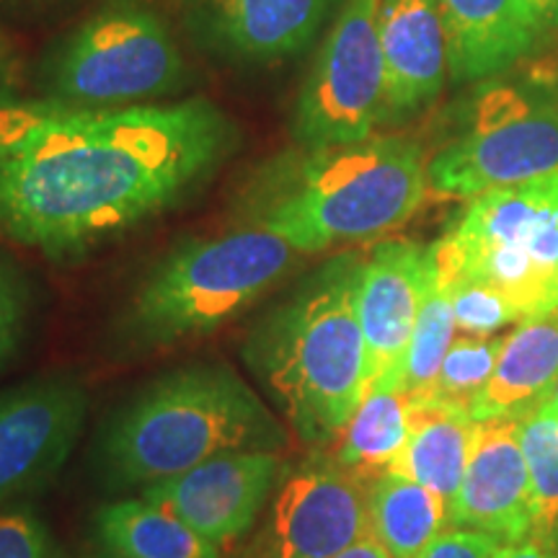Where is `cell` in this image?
<instances>
[{"instance_id":"17","label":"cell","mask_w":558,"mask_h":558,"mask_svg":"<svg viewBox=\"0 0 558 558\" xmlns=\"http://www.w3.org/2000/svg\"><path fill=\"white\" fill-rule=\"evenodd\" d=\"M448 70L458 83L486 81L525 58L538 39L522 0H439Z\"/></svg>"},{"instance_id":"31","label":"cell","mask_w":558,"mask_h":558,"mask_svg":"<svg viewBox=\"0 0 558 558\" xmlns=\"http://www.w3.org/2000/svg\"><path fill=\"white\" fill-rule=\"evenodd\" d=\"M497 558H558V546L554 541L527 538V541L507 543V546H501Z\"/></svg>"},{"instance_id":"33","label":"cell","mask_w":558,"mask_h":558,"mask_svg":"<svg viewBox=\"0 0 558 558\" xmlns=\"http://www.w3.org/2000/svg\"><path fill=\"white\" fill-rule=\"evenodd\" d=\"M19 73H21L19 54H16V50H13L9 37L0 32V88H16Z\"/></svg>"},{"instance_id":"13","label":"cell","mask_w":558,"mask_h":558,"mask_svg":"<svg viewBox=\"0 0 558 558\" xmlns=\"http://www.w3.org/2000/svg\"><path fill=\"white\" fill-rule=\"evenodd\" d=\"M429 275L432 248L409 239H386L362 256L357 318L365 337L369 390H399Z\"/></svg>"},{"instance_id":"14","label":"cell","mask_w":558,"mask_h":558,"mask_svg":"<svg viewBox=\"0 0 558 558\" xmlns=\"http://www.w3.org/2000/svg\"><path fill=\"white\" fill-rule=\"evenodd\" d=\"M450 525L494 535L505 546L533 535V492L520 418L478 422L469 465L450 505Z\"/></svg>"},{"instance_id":"11","label":"cell","mask_w":558,"mask_h":558,"mask_svg":"<svg viewBox=\"0 0 558 558\" xmlns=\"http://www.w3.org/2000/svg\"><path fill=\"white\" fill-rule=\"evenodd\" d=\"M73 378L26 380L0 393V507L58 476L86 418Z\"/></svg>"},{"instance_id":"24","label":"cell","mask_w":558,"mask_h":558,"mask_svg":"<svg viewBox=\"0 0 558 558\" xmlns=\"http://www.w3.org/2000/svg\"><path fill=\"white\" fill-rule=\"evenodd\" d=\"M520 439L533 492V535L550 541L558 530V411L541 403L520 418Z\"/></svg>"},{"instance_id":"36","label":"cell","mask_w":558,"mask_h":558,"mask_svg":"<svg viewBox=\"0 0 558 558\" xmlns=\"http://www.w3.org/2000/svg\"><path fill=\"white\" fill-rule=\"evenodd\" d=\"M543 403H548L550 409H556V411H558V383L554 386V390H550V393L546 396V401H543Z\"/></svg>"},{"instance_id":"23","label":"cell","mask_w":558,"mask_h":558,"mask_svg":"<svg viewBox=\"0 0 558 558\" xmlns=\"http://www.w3.org/2000/svg\"><path fill=\"white\" fill-rule=\"evenodd\" d=\"M456 316H452V305L448 295V284L439 277L432 259V275L424 292L422 308L411 333L407 357H403L399 390L411 396V399H424L429 388L435 386L439 367H442L445 354L456 339Z\"/></svg>"},{"instance_id":"34","label":"cell","mask_w":558,"mask_h":558,"mask_svg":"<svg viewBox=\"0 0 558 558\" xmlns=\"http://www.w3.org/2000/svg\"><path fill=\"white\" fill-rule=\"evenodd\" d=\"M333 558H393L388 554L386 548L380 546L378 541L375 538H362L360 543H354V546H349L347 550H341V554H337Z\"/></svg>"},{"instance_id":"25","label":"cell","mask_w":558,"mask_h":558,"mask_svg":"<svg viewBox=\"0 0 558 558\" xmlns=\"http://www.w3.org/2000/svg\"><path fill=\"white\" fill-rule=\"evenodd\" d=\"M501 341L505 337H471V333L452 339L435 386L424 399L471 411L478 396L484 393L486 383L492 380Z\"/></svg>"},{"instance_id":"3","label":"cell","mask_w":558,"mask_h":558,"mask_svg":"<svg viewBox=\"0 0 558 558\" xmlns=\"http://www.w3.org/2000/svg\"><path fill=\"white\" fill-rule=\"evenodd\" d=\"M357 251L305 275L251 329L243 357L303 442H329L367 396Z\"/></svg>"},{"instance_id":"15","label":"cell","mask_w":558,"mask_h":558,"mask_svg":"<svg viewBox=\"0 0 558 558\" xmlns=\"http://www.w3.org/2000/svg\"><path fill=\"white\" fill-rule=\"evenodd\" d=\"M194 39L235 65H275L316 39L333 0H192Z\"/></svg>"},{"instance_id":"29","label":"cell","mask_w":558,"mask_h":558,"mask_svg":"<svg viewBox=\"0 0 558 558\" xmlns=\"http://www.w3.org/2000/svg\"><path fill=\"white\" fill-rule=\"evenodd\" d=\"M29 318V284L9 259L0 256V367L9 362L24 339Z\"/></svg>"},{"instance_id":"35","label":"cell","mask_w":558,"mask_h":558,"mask_svg":"<svg viewBox=\"0 0 558 558\" xmlns=\"http://www.w3.org/2000/svg\"><path fill=\"white\" fill-rule=\"evenodd\" d=\"M65 3H75V0H0V11H45Z\"/></svg>"},{"instance_id":"37","label":"cell","mask_w":558,"mask_h":558,"mask_svg":"<svg viewBox=\"0 0 558 558\" xmlns=\"http://www.w3.org/2000/svg\"><path fill=\"white\" fill-rule=\"evenodd\" d=\"M550 541H554V543H556V546H558V530H556V535H554V538H550Z\"/></svg>"},{"instance_id":"22","label":"cell","mask_w":558,"mask_h":558,"mask_svg":"<svg viewBox=\"0 0 558 558\" xmlns=\"http://www.w3.org/2000/svg\"><path fill=\"white\" fill-rule=\"evenodd\" d=\"M409 416L411 396L401 390H367L344 429L333 437L331 460L360 476L378 478L407 445Z\"/></svg>"},{"instance_id":"2","label":"cell","mask_w":558,"mask_h":558,"mask_svg":"<svg viewBox=\"0 0 558 558\" xmlns=\"http://www.w3.org/2000/svg\"><path fill=\"white\" fill-rule=\"evenodd\" d=\"M429 192L422 145L373 135L329 148H295L269 158L243 186V220L300 254L360 243L401 228Z\"/></svg>"},{"instance_id":"32","label":"cell","mask_w":558,"mask_h":558,"mask_svg":"<svg viewBox=\"0 0 558 558\" xmlns=\"http://www.w3.org/2000/svg\"><path fill=\"white\" fill-rule=\"evenodd\" d=\"M538 34L558 32V0H522Z\"/></svg>"},{"instance_id":"4","label":"cell","mask_w":558,"mask_h":558,"mask_svg":"<svg viewBox=\"0 0 558 558\" xmlns=\"http://www.w3.org/2000/svg\"><path fill=\"white\" fill-rule=\"evenodd\" d=\"M288 435L254 388L226 365H184L117 411L101 439L114 486H153L235 450L279 452Z\"/></svg>"},{"instance_id":"27","label":"cell","mask_w":558,"mask_h":558,"mask_svg":"<svg viewBox=\"0 0 558 558\" xmlns=\"http://www.w3.org/2000/svg\"><path fill=\"white\" fill-rule=\"evenodd\" d=\"M81 111L88 109H73L52 99H26L16 88H0V158L21 150Z\"/></svg>"},{"instance_id":"8","label":"cell","mask_w":558,"mask_h":558,"mask_svg":"<svg viewBox=\"0 0 558 558\" xmlns=\"http://www.w3.org/2000/svg\"><path fill=\"white\" fill-rule=\"evenodd\" d=\"M558 171V101L512 86L481 90L469 128L427 160L429 190L473 199Z\"/></svg>"},{"instance_id":"26","label":"cell","mask_w":558,"mask_h":558,"mask_svg":"<svg viewBox=\"0 0 558 558\" xmlns=\"http://www.w3.org/2000/svg\"><path fill=\"white\" fill-rule=\"evenodd\" d=\"M432 259H435V256H432ZM439 277L448 284V295L458 331L471 333V337H494V331L505 329L509 324H520L522 320L518 316V311L507 303L505 295H499V292L488 288V284L476 282V279L469 277H450L445 275V271H439Z\"/></svg>"},{"instance_id":"38","label":"cell","mask_w":558,"mask_h":558,"mask_svg":"<svg viewBox=\"0 0 558 558\" xmlns=\"http://www.w3.org/2000/svg\"><path fill=\"white\" fill-rule=\"evenodd\" d=\"M556 308H558V298H556Z\"/></svg>"},{"instance_id":"18","label":"cell","mask_w":558,"mask_h":558,"mask_svg":"<svg viewBox=\"0 0 558 558\" xmlns=\"http://www.w3.org/2000/svg\"><path fill=\"white\" fill-rule=\"evenodd\" d=\"M558 383V308L520 320L505 337L497 367L484 393L473 403L476 422L509 416L522 418L546 401Z\"/></svg>"},{"instance_id":"5","label":"cell","mask_w":558,"mask_h":558,"mask_svg":"<svg viewBox=\"0 0 558 558\" xmlns=\"http://www.w3.org/2000/svg\"><path fill=\"white\" fill-rule=\"evenodd\" d=\"M300 256L254 226L179 243L137 288L124 331L153 347L220 329L288 279Z\"/></svg>"},{"instance_id":"19","label":"cell","mask_w":558,"mask_h":558,"mask_svg":"<svg viewBox=\"0 0 558 558\" xmlns=\"http://www.w3.org/2000/svg\"><path fill=\"white\" fill-rule=\"evenodd\" d=\"M476 427L478 422L471 411L429 399H411L409 439L388 471L432 488L450 507L469 465Z\"/></svg>"},{"instance_id":"7","label":"cell","mask_w":558,"mask_h":558,"mask_svg":"<svg viewBox=\"0 0 558 558\" xmlns=\"http://www.w3.org/2000/svg\"><path fill=\"white\" fill-rule=\"evenodd\" d=\"M186 62L158 11L111 0L70 29L39 68L45 99L73 109L143 107L184 86Z\"/></svg>"},{"instance_id":"9","label":"cell","mask_w":558,"mask_h":558,"mask_svg":"<svg viewBox=\"0 0 558 558\" xmlns=\"http://www.w3.org/2000/svg\"><path fill=\"white\" fill-rule=\"evenodd\" d=\"M380 0H344L313 60L292 111L298 148L360 143L388 122Z\"/></svg>"},{"instance_id":"21","label":"cell","mask_w":558,"mask_h":558,"mask_svg":"<svg viewBox=\"0 0 558 558\" xmlns=\"http://www.w3.org/2000/svg\"><path fill=\"white\" fill-rule=\"evenodd\" d=\"M448 525V501L432 488L390 471L373 478L369 538L393 558H416Z\"/></svg>"},{"instance_id":"30","label":"cell","mask_w":558,"mask_h":558,"mask_svg":"<svg viewBox=\"0 0 558 558\" xmlns=\"http://www.w3.org/2000/svg\"><path fill=\"white\" fill-rule=\"evenodd\" d=\"M501 546L494 535L448 525L416 558H497Z\"/></svg>"},{"instance_id":"12","label":"cell","mask_w":558,"mask_h":558,"mask_svg":"<svg viewBox=\"0 0 558 558\" xmlns=\"http://www.w3.org/2000/svg\"><path fill=\"white\" fill-rule=\"evenodd\" d=\"M279 473V452H222L181 476L145 486L143 499L184 522L199 538L226 548L254 527Z\"/></svg>"},{"instance_id":"6","label":"cell","mask_w":558,"mask_h":558,"mask_svg":"<svg viewBox=\"0 0 558 558\" xmlns=\"http://www.w3.org/2000/svg\"><path fill=\"white\" fill-rule=\"evenodd\" d=\"M439 271L494 288L533 318L558 298V171L478 194L456 226L432 243Z\"/></svg>"},{"instance_id":"20","label":"cell","mask_w":558,"mask_h":558,"mask_svg":"<svg viewBox=\"0 0 558 558\" xmlns=\"http://www.w3.org/2000/svg\"><path fill=\"white\" fill-rule=\"evenodd\" d=\"M94 558H226L184 522L140 499L111 501L96 512Z\"/></svg>"},{"instance_id":"16","label":"cell","mask_w":558,"mask_h":558,"mask_svg":"<svg viewBox=\"0 0 558 558\" xmlns=\"http://www.w3.org/2000/svg\"><path fill=\"white\" fill-rule=\"evenodd\" d=\"M378 29L388 78V122H401L437 101L450 75L439 0H380Z\"/></svg>"},{"instance_id":"28","label":"cell","mask_w":558,"mask_h":558,"mask_svg":"<svg viewBox=\"0 0 558 558\" xmlns=\"http://www.w3.org/2000/svg\"><path fill=\"white\" fill-rule=\"evenodd\" d=\"M0 558H68V554L29 507H11L0 512Z\"/></svg>"},{"instance_id":"10","label":"cell","mask_w":558,"mask_h":558,"mask_svg":"<svg viewBox=\"0 0 558 558\" xmlns=\"http://www.w3.org/2000/svg\"><path fill=\"white\" fill-rule=\"evenodd\" d=\"M373 478L313 460L277 486L256 558H333L369 535Z\"/></svg>"},{"instance_id":"1","label":"cell","mask_w":558,"mask_h":558,"mask_svg":"<svg viewBox=\"0 0 558 558\" xmlns=\"http://www.w3.org/2000/svg\"><path fill=\"white\" fill-rule=\"evenodd\" d=\"M239 143L202 96L81 111L0 158V230L47 256L75 254L181 205Z\"/></svg>"}]
</instances>
